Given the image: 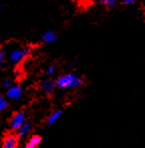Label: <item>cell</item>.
I'll return each mask as SVG.
<instances>
[{
  "label": "cell",
  "instance_id": "obj_2",
  "mask_svg": "<svg viewBox=\"0 0 145 148\" xmlns=\"http://www.w3.org/2000/svg\"><path fill=\"white\" fill-rule=\"evenodd\" d=\"M30 51H31V49H30V47H25V49H15L9 53L8 60H9V62H12L14 66H18V64H20V62H23V60L29 56Z\"/></svg>",
  "mask_w": 145,
  "mask_h": 148
},
{
  "label": "cell",
  "instance_id": "obj_8",
  "mask_svg": "<svg viewBox=\"0 0 145 148\" xmlns=\"http://www.w3.org/2000/svg\"><path fill=\"white\" fill-rule=\"evenodd\" d=\"M63 113H64L63 110H55V112L51 113L47 119V124L49 125V126H53V125L55 124V123L60 120V118L63 116Z\"/></svg>",
  "mask_w": 145,
  "mask_h": 148
},
{
  "label": "cell",
  "instance_id": "obj_12",
  "mask_svg": "<svg viewBox=\"0 0 145 148\" xmlns=\"http://www.w3.org/2000/svg\"><path fill=\"white\" fill-rule=\"evenodd\" d=\"M8 106H9V103H8V100L6 99V97L0 95V113L5 111L8 108Z\"/></svg>",
  "mask_w": 145,
  "mask_h": 148
},
{
  "label": "cell",
  "instance_id": "obj_21",
  "mask_svg": "<svg viewBox=\"0 0 145 148\" xmlns=\"http://www.w3.org/2000/svg\"><path fill=\"white\" fill-rule=\"evenodd\" d=\"M1 49H1V47H0V51H1Z\"/></svg>",
  "mask_w": 145,
  "mask_h": 148
},
{
  "label": "cell",
  "instance_id": "obj_9",
  "mask_svg": "<svg viewBox=\"0 0 145 148\" xmlns=\"http://www.w3.org/2000/svg\"><path fill=\"white\" fill-rule=\"evenodd\" d=\"M41 140H42L41 136H39V135H32L22 148H37L39 146V144H40Z\"/></svg>",
  "mask_w": 145,
  "mask_h": 148
},
{
  "label": "cell",
  "instance_id": "obj_4",
  "mask_svg": "<svg viewBox=\"0 0 145 148\" xmlns=\"http://www.w3.org/2000/svg\"><path fill=\"white\" fill-rule=\"evenodd\" d=\"M19 140L15 132L10 131L4 134L1 141V146L0 148H18L19 146Z\"/></svg>",
  "mask_w": 145,
  "mask_h": 148
},
{
  "label": "cell",
  "instance_id": "obj_13",
  "mask_svg": "<svg viewBox=\"0 0 145 148\" xmlns=\"http://www.w3.org/2000/svg\"><path fill=\"white\" fill-rule=\"evenodd\" d=\"M14 73H15L16 77H22L24 75V70L21 66H15V70H14Z\"/></svg>",
  "mask_w": 145,
  "mask_h": 148
},
{
  "label": "cell",
  "instance_id": "obj_19",
  "mask_svg": "<svg viewBox=\"0 0 145 148\" xmlns=\"http://www.w3.org/2000/svg\"><path fill=\"white\" fill-rule=\"evenodd\" d=\"M1 7H2V5H1V4H0V9H1Z\"/></svg>",
  "mask_w": 145,
  "mask_h": 148
},
{
  "label": "cell",
  "instance_id": "obj_20",
  "mask_svg": "<svg viewBox=\"0 0 145 148\" xmlns=\"http://www.w3.org/2000/svg\"><path fill=\"white\" fill-rule=\"evenodd\" d=\"M0 43H1V38H0Z\"/></svg>",
  "mask_w": 145,
  "mask_h": 148
},
{
  "label": "cell",
  "instance_id": "obj_7",
  "mask_svg": "<svg viewBox=\"0 0 145 148\" xmlns=\"http://www.w3.org/2000/svg\"><path fill=\"white\" fill-rule=\"evenodd\" d=\"M57 39V35L55 33V31L49 29L41 34V40L44 43H53Z\"/></svg>",
  "mask_w": 145,
  "mask_h": 148
},
{
  "label": "cell",
  "instance_id": "obj_10",
  "mask_svg": "<svg viewBox=\"0 0 145 148\" xmlns=\"http://www.w3.org/2000/svg\"><path fill=\"white\" fill-rule=\"evenodd\" d=\"M30 131H31V124H29L28 122H26L25 124L22 125V126L20 127V128L18 129L15 133L19 139H23V138H25L28 134H29Z\"/></svg>",
  "mask_w": 145,
  "mask_h": 148
},
{
  "label": "cell",
  "instance_id": "obj_15",
  "mask_svg": "<svg viewBox=\"0 0 145 148\" xmlns=\"http://www.w3.org/2000/svg\"><path fill=\"white\" fill-rule=\"evenodd\" d=\"M55 74V64H51V66H49V68H47V76L51 77V76H53Z\"/></svg>",
  "mask_w": 145,
  "mask_h": 148
},
{
  "label": "cell",
  "instance_id": "obj_3",
  "mask_svg": "<svg viewBox=\"0 0 145 148\" xmlns=\"http://www.w3.org/2000/svg\"><path fill=\"white\" fill-rule=\"evenodd\" d=\"M27 122L26 121V114L23 111H17L12 114L11 118L9 120V127L11 131L16 132L22 125H24Z\"/></svg>",
  "mask_w": 145,
  "mask_h": 148
},
{
  "label": "cell",
  "instance_id": "obj_16",
  "mask_svg": "<svg viewBox=\"0 0 145 148\" xmlns=\"http://www.w3.org/2000/svg\"><path fill=\"white\" fill-rule=\"evenodd\" d=\"M11 85H12V83H11V80H10V79H4V80L2 81V87L5 88L6 90L9 88Z\"/></svg>",
  "mask_w": 145,
  "mask_h": 148
},
{
  "label": "cell",
  "instance_id": "obj_14",
  "mask_svg": "<svg viewBox=\"0 0 145 148\" xmlns=\"http://www.w3.org/2000/svg\"><path fill=\"white\" fill-rule=\"evenodd\" d=\"M6 57H7V53H6L5 49H2L1 51H0V68L3 66L4 62H5V60H6Z\"/></svg>",
  "mask_w": 145,
  "mask_h": 148
},
{
  "label": "cell",
  "instance_id": "obj_17",
  "mask_svg": "<svg viewBox=\"0 0 145 148\" xmlns=\"http://www.w3.org/2000/svg\"><path fill=\"white\" fill-rule=\"evenodd\" d=\"M136 1H137V0H121L123 5H132V4H134Z\"/></svg>",
  "mask_w": 145,
  "mask_h": 148
},
{
  "label": "cell",
  "instance_id": "obj_18",
  "mask_svg": "<svg viewBox=\"0 0 145 148\" xmlns=\"http://www.w3.org/2000/svg\"><path fill=\"white\" fill-rule=\"evenodd\" d=\"M78 62H79V58H76V59L72 60L71 64H70V66H71V68H72V66H75L77 64H78Z\"/></svg>",
  "mask_w": 145,
  "mask_h": 148
},
{
  "label": "cell",
  "instance_id": "obj_5",
  "mask_svg": "<svg viewBox=\"0 0 145 148\" xmlns=\"http://www.w3.org/2000/svg\"><path fill=\"white\" fill-rule=\"evenodd\" d=\"M23 97V90L19 84L11 85L6 90V99L12 100V101H20Z\"/></svg>",
  "mask_w": 145,
  "mask_h": 148
},
{
  "label": "cell",
  "instance_id": "obj_11",
  "mask_svg": "<svg viewBox=\"0 0 145 148\" xmlns=\"http://www.w3.org/2000/svg\"><path fill=\"white\" fill-rule=\"evenodd\" d=\"M94 1L103 4V5H105L107 8L111 9V8H114L116 5H117V3H118L119 0H94Z\"/></svg>",
  "mask_w": 145,
  "mask_h": 148
},
{
  "label": "cell",
  "instance_id": "obj_6",
  "mask_svg": "<svg viewBox=\"0 0 145 148\" xmlns=\"http://www.w3.org/2000/svg\"><path fill=\"white\" fill-rule=\"evenodd\" d=\"M57 85L55 81H53L51 79H45L39 83V90L44 94L45 96H51L55 91Z\"/></svg>",
  "mask_w": 145,
  "mask_h": 148
},
{
  "label": "cell",
  "instance_id": "obj_1",
  "mask_svg": "<svg viewBox=\"0 0 145 148\" xmlns=\"http://www.w3.org/2000/svg\"><path fill=\"white\" fill-rule=\"evenodd\" d=\"M84 84V79L81 76H78L75 73H69V74L63 75L59 77L55 81L57 88L61 90H71L81 87Z\"/></svg>",
  "mask_w": 145,
  "mask_h": 148
}]
</instances>
